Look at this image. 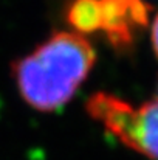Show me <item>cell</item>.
Segmentation results:
<instances>
[{"instance_id":"obj_4","label":"cell","mask_w":158,"mask_h":160,"mask_svg":"<svg viewBox=\"0 0 158 160\" xmlns=\"http://www.w3.org/2000/svg\"><path fill=\"white\" fill-rule=\"evenodd\" d=\"M152 45H154L155 54L158 56V14L154 20V25H152Z\"/></svg>"},{"instance_id":"obj_3","label":"cell","mask_w":158,"mask_h":160,"mask_svg":"<svg viewBox=\"0 0 158 160\" xmlns=\"http://www.w3.org/2000/svg\"><path fill=\"white\" fill-rule=\"evenodd\" d=\"M144 0H98V31L115 50H127L149 22Z\"/></svg>"},{"instance_id":"obj_1","label":"cell","mask_w":158,"mask_h":160,"mask_svg":"<svg viewBox=\"0 0 158 160\" xmlns=\"http://www.w3.org/2000/svg\"><path fill=\"white\" fill-rule=\"evenodd\" d=\"M96 53L79 33L59 31L12 64L17 90L28 106L51 112L65 106L87 79Z\"/></svg>"},{"instance_id":"obj_2","label":"cell","mask_w":158,"mask_h":160,"mask_svg":"<svg viewBox=\"0 0 158 160\" xmlns=\"http://www.w3.org/2000/svg\"><path fill=\"white\" fill-rule=\"evenodd\" d=\"M87 109L121 143L158 160V98L132 106L113 95L96 93L89 100Z\"/></svg>"}]
</instances>
